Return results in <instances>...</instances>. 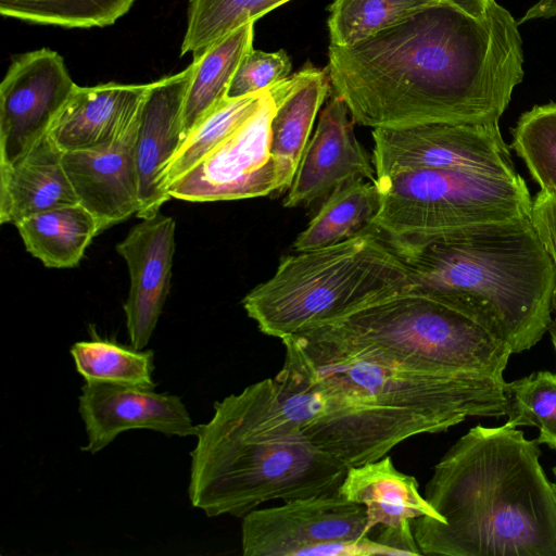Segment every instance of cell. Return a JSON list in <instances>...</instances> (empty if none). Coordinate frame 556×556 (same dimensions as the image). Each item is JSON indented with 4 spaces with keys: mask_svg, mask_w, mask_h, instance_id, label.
<instances>
[{
    "mask_svg": "<svg viewBox=\"0 0 556 556\" xmlns=\"http://www.w3.org/2000/svg\"><path fill=\"white\" fill-rule=\"evenodd\" d=\"M535 439L505 422L470 428L443 455L412 520L422 555L556 556V484Z\"/></svg>",
    "mask_w": 556,
    "mask_h": 556,
    "instance_id": "obj_2",
    "label": "cell"
},
{
    "mask_svg": "<svg viewBox=\"0 0 556 556\" xmlns=\"http://www.w3.org/2000/svg\"><path fill=\"white\" fill-rule=\"evenodd\" d=\"M138 116L104 146L63 152L62 163L78 202L97 219L100 232L139 212Z\"/></svg>",
    "mask_w": 556,
    "mask_h": 556,
    "instance_id": "obj_18",
    "label": "cell"
},
{
    "mask_svg": "<svg viewBox=\"0 0 556 556\" xmlns=\"http://www.w3.org/2000/svg\"><path fill=\"white\" fill-rule=\"evenodd\" d=\"M445 0H334L330 5V45L350 46Z\"/></svg>",
    "mask_w": 556,
    "mask_h": 556,
    "instance_id": "obj_30",
    "label": "cell"
},
{
    "mask_svg": "<svg viewBox=\"0 0 556 556\" xmlns=\"http://www.w3.org/2000/svg\"><path fill=\"white\" fill-rule=\"evenodd\" d=\"M136 0H0L3 16L66 28L104 27L128 12Z\"/></svg>",
    "mask_w": 556,
    "mask_h": 556,
    "instance_id": "obj_29",
    "label": "cell"
},
{
    "mask_svg": "<svg viewBox=\"0 0 556 556\" xmlns=\"http://www.w3.org/2000/svg\"><path fill=\"white\" fill-rule=\"evenodd\" d=\"M380 204L378 184L355 180L325 199L292 248L305 252L340 243L370 226Z\"/></svg>",
    "mask_w": 556,
    "mask_h": 556,
    "instance_id": "obj_25",
    "label": "cell"
},
{
    "mask_svg": "<svg viewBox=\"0 0 556 556\" xmlns=\"http://www.w3.org/2000/svg\"><path fill=\"white\" fill-rule=\"evenodd\" d=\"M503 393L506 422L536 428L539 445L556 450V374L540 370L505 381Z\"/></svg>",
    "mask_w": 556,
    "mask_h": 556,
    "instance_id": "obj_31",
    "label": "cell"
},
{
    "mask_svg": "<svg viewBox=\"0 0 556 556\" xmlns=\"http://www.w3.org/2000/svg\"><path fill=\"white\" fill-rule=\"evenodd\" d=\"M349 109L337 94L319 115L285 199L286 207L309 205L355 180L377 181L375 167L357 140Z\"/></svg>",
    "mask_w": 556,
    "mask_h": 556,
    "instance_id": "obj_15",
    "label": "cell"
},
{
    "mask_svg": "<svg viewBox=\"0 0 556 556\" xmlns=\"http://www.w3.org/2000/svg\"><path fill=\"white\" fill-rule=\"evenodd\" d=\"M265 90L235 99L226 98L195 124L168 165L165 177L167 191L257 110Z\"/></svg>",
    "mask_w": 556,
    "mask_h": 556,
    "instance_id": "obj_27",
    "label": "cell"
},
{
    "mask_svg": "<svg viewBox=\"0 0 556 556\" xmlns=\"http://www.w3.org/2000/svg\"><path fill=\"white\" fill-rule=\"evenodd\" d=\"M366 538V507L339 492L256 508L242 517L241 525L244 556H303L307 548L320 543Z\"/></svg>",
    "mask_w": 556,
    "mask_h": 556,
    "instance_id": "obj_12",
    "label": "cell"
},
{
    "mask_svg": "<svg viewBox=\"0 0 556 556\" xmlns=\"http://www.w3.org/2000/svg\"><path fill=\"white\" fill-rule=\"evenodd\" d=\"M338 492L366 507L368 535L375 528H399L421 516L440 519L416 478L397 470L389 455L349 467Z\"/></svg>",
    "mask_w": 556,
    "mask_h": 556,
    "instance_id": "obj_22",
    "label": "cell"
},
{
    "mask_svg": "<svg viewBox=\"0 0 556 556\" xmlns=\"http://www.w3.org/2000/svg\"><path fill=\"white\" fill-rule=\"evenodd\" d=\"M78 412L87 434L81 450L90 454L131 429L168 437L195 435L198 429L179 396L136 387L86 382L78 397Z\"/></svg>",
    "mask_w": 556,
    "mask_h": 556,
    "instance_id": "obj_14",
    "label": "cell"
},
{
    "mask_svg": "<svg viewBox=\"0 0 556 556\" xmlns=\"http://www.w3.org/2000/svg\"><path fill=\"white\" fill-rule=\"evenodd\" d=\"M193 62L184 71L149 84L138 116L136 161L139 177L140 219L160 213L170 199L166 170L182 140L181 117L193 74Z\"/></svg>",
    "mask_w": 556,
    "mask_h": 556,
    "instance_id": "obj_17",
    "label": "cell"
},
{
    "mask_svg": "<svg viewBox=\"0 0 556 556\" xmlns=\"http://www.w3.org/2000/svg\"><path fill=\"white\" fill-rule=\"evenodd\" d=\"M276 102L266 89L257 110L169 188L170 198L228 201L288 190L290 184L270 153Z\"/></svg>",
    "mask_w": 556,
    "mask_h": 556,
    "instance_id": "obj_11",
    "label": "cell"
},
{
    "mask_svg": "<svg viewBox=\"0 0 556 556\" xmlns=\"http://www.w3.org/2000/svg\"><path fill=\"white\" fill-rule=\"evenodd\" d=\"M330 87L327 71L312 64L269 87L276 102L270 123V153L290 186Z\"/></svg>",
    "mask_w": 556,
    "mask_h": 556,
    "instance_id": "obj_21",
    "label": "cell"
},
{
    "mask_svg": "<svg viewBox=\"0 0 556 556\" xmlns=\"http://www.w3.org/2000/svg\"><path fill=\"white\" fill-rule=\"evenodd\" d=\"M552 472H553V475H554V478H555V481H554V482H555V484H556V466H554V467H553Z\"/></svg>",
    "mask_w": 556,
    "mask_h": 556,
    "instance_id": "obj_38",
    "label": "cell"
},
{
    "mask_svg": "<svg viewBox=\"0 0 556 556\" xmlns=\"http://www.w3.org/2000/svg\"><path fill=\"white\" fill-rule=\"evenodd\" d=\"M76 370L86 382H99L154 390V353L93 339L71 346Z\"/></svg>",
    "mask_w": 556,
    "mask_h": 556,
    "instance_id": "obj_26",
    "label": "cell"
},
{
    "mask_svg": "<svg viewBox=\"0 0 556 556\" xmlns=\"http://www.w3.org/2000/svg\"><path fill=\"white\" fill-rule=\"evenodd\" d=\"M393 250L408 268L410 290L470 317L514 354L532 349L548 331L556 268L530 217Z\"/></svg>",
    "mask_w": 556,
    "mask_h": 556,
    "instance_id": "obj_4",
    "label": "cell"
},
{
    "mask_svg": "<svg viewBox=\"0 0 556 556\" xmlns=\"http://www.w3.org/2000/svg\"><path fill=\"white\" fill-rule=\"evenodd\" d=\"M376 177L404 170H464L517 176L498 122L431 123L372 130Z\"/></svg>",
    "mask_w": 556,
    "mask_h": 556,
    "instance_id": "obj_10",
    "label": "cell"
},
{
    "mask_svg": "<svg viewBox=\"0 0 556 556\" xmlns=\"http://www.w3.org/2000/svg\"><path fill=\"white\" fill-rule=\"evenodd\" d=\"M511 146L541 189L556 193V102L523 112L511 129Z\"/></svg>",
    "mask_w": 556,
    "mask_h": 556,
    "instance_id": "obj_32",
    "label": "cell"
},
{
    "mask_svg": "<svg viewBox=\"0 0 556 556\" xmlns=\"http://www.w3.org/2000/svg\"><path fill=\"white\" fill-rule=\"evenodd\" d=\"M518 26L495 0L479 18L442 1L329 45L327 73L353 121L372 129L498 122L523 79Z\"/></svg>",
    "mask_w": 556,
    "mask_h": 556,
    "instance_id": "obj_1",
    "label": "cell"
},
{
    "mask_svg": "<svg viewBox=\"0 0 556 556\" xmlns=\"http://www.w3.org/2000/svg\"><path fill=\"white\" fill-rule=\"evenodd\" d=\"M290 0H189L180 55L199 58L210 46L241 25L255 22Z\"/></svg>",
    "mask_w": 556,
    "mask_h": 556,
    "instance_id": "obj_28",
    "label": "cell"
},
{
    "mask_svg": "<svg viewBox=\"0 0 556 556\" xmlns=\"http://www.w3.org/2000/svg\"><path fill=\"white\" fill-rule=\"evenodd\" d=\"M26 250L49 268H72L100 232L93 215L81 204L51 208L15 225Z\"/></svg>",
    "mask_w": 556,
    "mask_h": 556,
    "instance_id": "obj_23",
    "label": "cell"
},
{
    "mask_svg": "<svg viewBox=\"0 0 556 556\" xmlns=\"http://www.w3.org/2000/svg\"><path fill=\"white\" fill-rule=\"evenodd\" d=\"M370 223L393 248L422 244L478 225L530 217L525 179L464 170H404L377 178Z\"/></svg>",
    "mask_w": 556,
    "mask_h": 556,
    "instance_id": "obj_7",
    "label": "cell"
},
{
    "mask_svg": "<svg viewBox=\"0 0 556 556\" xmlns=\"http://www.w3.org/2000/svg\"><path fill=\"white\" fill-rule=\"evenodd\" d=\"M457 9L472 17H482L485 15L490 4L494 0H445Z\"/></svg>",
    "mask_w": 556,
    "mask_h": 556,
    "instance_id": "obj_36",
    "label": "cell"
},
{
    "mask_svg": "<svg viewBox=\"0 0 556 556\" xmlns=\"http://www.w3.org/2000/svg\"><path fill=\"white\" fill-rule=\"evenodd\" d=\"M553 312L555 313V317L552 320V324L548 328V332L551 334V340L556 352V289L553 298Z\"/></svg>",
    "mask_w": 556,
    "mask_h": 556,
    "instance_id": "obj_37",
    "label": "cell"
},
{
    "mask_svg": "<svg viewBox=\"0 0 556 556\" xmlns=\"http://www.w3.org/2000/svg\"><path fill=\"white\" fill-rule=\"evenodd\" d=\"M323 325L412 362L501 380L514 354L470 317L410 289Z\"/></svg>",
    "mask_w": 556,
    "mask_h": 556,
    "instance_id": "obj_8",
    "label": "cell"
},
{
    "mask_svg": "<svg viewBox=\"0 0 556 556\" xmlns=\"http://www.w3.org/2000/svg\"><path fill=\"white\" fill-rule=\"evenodd\" d=\"M530 218L556 268V193L541 189L532 198Z\"/></svg>",
    "mask_w": 556,
    "mask_h": 556,
    "instance_id": "obj_34",
    "label": "cell"
},
{
    "mask_svg": "<svg viewBox=\"0 0 556 556\" xmlns=\"http://www.w3.org/2000/svg\"><path fill=\"white\" fill-rule=\"evenodd\" d=\"M76 87L51 49L12 60L0 84V165L13 163L49 132Z\"/></svg>",
    "mask_w": 556,
    "mask_h": 556,
    "instance_id": "obj_13",
    "label": "cell"
},
{
    "mask_svg": "<svg viewBox=\"0 0 556 556\" xmlns=\"http://www.w3.org/2000/svg\"><path fill=\"white\" fill-rule=\"evenodd\" d=\"M281 341L286 364L379 405L443 418L455 426L469 418L505 416V380L412 362L324 325Z\"/></svg>",
    "mask_w": 556,
    "mask_h": 556,
    "instance_id": "obj_5",
    "label": "cell"
},
{
    "mask_svg": "<svg viewBox=\"0 0 556 556\" xmlns=\"http://www.w3.org/2000/svg\"><path fill=\"white\" fill-rule=\"evenodd\" d=\"M148 87L117 83L77 86L48 134L62 152L104 146L134 123Z\"/></svg>",
    "mask_w": 556,
    "mask_h": 556,
    "instance_id": "obj_19",
    "label": "cell"
},
{
    "mask_svg": "<svg viewBox=\"0 0 556 556\" xmlns=\"http://www.w3.org/2000/svg\"><path fill=\"white\" fill-rule=\"evenodd\" d=\"M134 226L116 245L129 273L124 311L130 346L143 350L167 299L175 253V219L160 213Z\"/></svg>",
    "mask_w": 556,
    "mask_h": 556,
    "instance_id": "obj_16",
    "label": "cell"
},
{
    "mask_svg": "<svg viewBox=\"0 0 556 556\" xmlns=\"http://www.w3.org/2000/svg\"><path fill=\"white\" fill-rule=\"evenodd\" d=\"M551 17H556V0H539L528 9L525 15L517 22L518 24H522L538 18Z\"/></svg>",
    "mask_w": 556,
    "mask_h": 556,
    "instance_id": "obj_35",
    "label": "cell"
},
{
    "mask_svg": "<svg viewBox=\"0 0 556 556\" xmlns=\"http://www.w3.org/2000/svg\"><path fill=\"white\" fill-rule=\"evenodd\" d=\"M194 437L188 496L207 517L242 518L269 501L336 493L348 470L306 439L274 378L214 402Z\"/></svg>",
    "mask_w": 556,
    "mask_h": 556,
    "instance_id": "obj_3",
    "label": "cell"
},
{
    "mask_svg": "<svg viewBox=\"0 0 556 556\" xmlns=\"http://www.w3.org/2000/svg\"><path fill=\"white\" fill-rule=\"evenodd\" d=\"M49 134L24 155L0 165V223L16 225L35 214L79 203Z\"/></svg>",
    "mask_w": 556,
    "mask_h": 556,
    "instance_id": "obj_20",
    "label": "cell"
},
{
    "mask_svg": "<svg viewBox=\"0 0 556 556\" xmlns=\"http://www.w3.org/2000/svg\"><path fill=\"white\" fill-rule=\"evenodd\" d=\"M291 61L283 50L264 52L251 49L241 60L226 98L235 99L260 92L287 78Z\"/></svg>",
    "mask_w": 556,
    "mask_h": 556,
    "instance_id": "obj_33",
    "label": "cell"
},
{
    "mask_svg": "<svg viewBox=\"0 0 556 556\" xmlns=\"http://www.w3.org/2000/svg\"><path fill=\"white\" fill-rule=\"evenodd\" d=\"M409 289L405 262L372 227L281 260L243 308L261 332L280 340Z\"/></svg>",
    "mask_w": 556,
    "mask_h": 556,
    "instance_id": "obj_6",
    "label": "cell"
},
{
    "mask_svg": "<svg viewBox=\"0 0 556 556\" xmlns=\"http://www.w3.org/2000/svg\"><path fill=\"white\" fill-rule=\"evenodd\" d=\"M254 23L241 25L193 59L194 70L182 109L181 142L205 114L226 99L241 60L253 49Z\"/></svg>",
    "mask_w": 556,
    "mask_h": 556,
    "instance_id": "obj_24",
    "label": "cell"
},
{
    "mask_svg": "<svg viewBox=\"0 0 556 556\" xmlns=\"http://www.w3.org/2000/svg\"><path fill=\"white\" fill-rule=\"evenodd\" d=\"M274 380L285 410L306 439L348 468L377 460L412 437L455 427L443 418L379 405L286 363Z\"/></svg>",
    "mask_w": 556,
    "mask_h": 556,
    "instance_id": "obj_9",
    "label": "cell"
}]
</instances>
